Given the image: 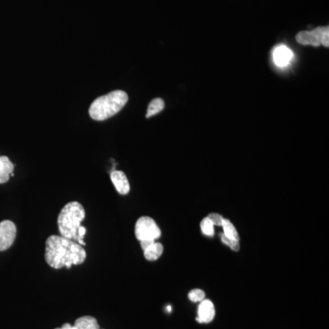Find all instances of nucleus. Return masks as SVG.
<instances>
[{"mask_svg":"<svg viewBox=\"0 0 329 329\" xmlns=\"http://www.w3.org/2000/svg\"><path fill=\"white\" fill-rule=\"evenodd\" d=\"M17 227L11 221L0 222V252L10 249L15 242Z\"/></svg>","mask_w":329,"mask_h":329,"instance_id":"nucleus-5","label":"nucleus"},{"mask_svg":"<svg viewBox=\"0 0 329 329\" xmlns=\"http://www.w3.org/2000/svg\"><path fill=\"white\" fill-rule=\"evenodd\" d=\"M74 326L76 329H99L97 319L91 315H84L75 320Z\"/></svg>","mask_w":329,"mask_h":329,"instance_id":"nucleus-12","label":"nucleus"},{"mask_svg":"<svg viewBox=\"0 0 329 329\" xmlns=\"http://www.w3.org/2000/svg\"><path fill=\"white\" fill-rule=\"evenodd\" d=\"M112 183L119 194L121 195H127L130 191V184H129L127 177L123 171L114 170L110 175Z\"/></svg>","mask_w":329,"mask_h":329,"instance_id":"nucleus-8","label":"nucleus"},{"mask_svg":"<svg viewBox=\"0 0 329 329\" xmlns=\"http://www.w3.org/2000/svg\"><path fill=\"white\" fill-rule=\"evenodd\" d=\"M221 242L224 243L227 246L230 247L232 251L234 252H239L240 250V241H235V240H232L230 238L225 236L223 233L221 235Z\"/></svg>","mask_w":329,"mask_h":329,"instance_id":"nucleus-17","label":"nucleus"},{"mask_svg":"<svg viewBox=\"0 0 329 329\" xmlns=\"http://www.w3.org/2000/svg\"><path fill=\"white\" fill-rule=\"evenodd\" d=\"M164 107V101L161 98H155L151 101L148 107H147V113H146V118H149L156 113H160Z\"/></svg>","mask_w":329,"mask_h":329,"instance_id":"nucleus-14","label":"nucleus"},{"mask_svg":"<svg viewBox=\"0 0 329 329\" xmlns=\"http://www.w3.org/2000/svg\"><path fill=\"white\" fill-rule=\"evenodd\" d=\"M189 299L191 302H201L205 299V292L201 289H193L189 293Z\"/></svg>","mask_w":329,"mask_h":329,"instance_id":"nucleus-16","label":"nucleus"},{"mask_svg":"<svg viewBox=\"0 0 329 329\" xmlns=\"http://www.w3.org/2000/svg\"><path fill=\"white\" fill-rule=\"evenodd\" d=\"M293 54L292 51L284 45H281L275 48L273 52V62L278 67L287 66L293 59Z\"/></svg>","mask_w":329,"mask_h":329,"instance_id":"nucleus-9","label":"nucleus"},{"mask_svg":"<svg viewBox=\"0 0 329 329\" xmlns=\"http://www.w3.org/2000/svg\"><path fill=\"white\" fill-rule=\"evenodd\" d=\"M201 230L206 236L212 237L214 235V225L208 217L201 221Z\"/></svg>","mask_w":329,"mask_h":329,"instance_id":"nucleus-15","label":"nucleus"},{"mask_svg":"<svg viewBox=\"0 0 329 329\" xmlns=\"http://www.w3.org/2000/svg\"><path fill=\"white\" fill-rule=\"evenodd\" d=\"M208 218L213 223L214 226H222L224 218L221 216V214H219V213H211V214H209Z\"/></svg>","mask_w":329,"mask_h":329,"instance_id":"nucleus-18","label":"nucleus"},{"mask_svg":"<svg viewBox=\"0 0 329 329\" xmlns=\"http://www.w3.org/2000/svg\"><path fill=\"white\" fill-rule=\"evenodd\" d=\"M86 257L83 246L64 237L52 235L45 242V260L53 269H70L83 263Z\"/></svg>","mask_w":329,"mask_h":329,"instance_id":"nucleus-1","label":"nucleus"},{"mask_svg":"<svg viewBox=\"0 0 329 329\" xmlns=\"http://www.w3.org/2000/svg\"><path fill=\"white\" fill-rule=\"evenodd\" d=\"M328 28H317L313 31H302L296 36V41L303 45L317 47L322 44L324 33Z\"/></svg>","mask_w":329,"mask_h":329,"instance_id":"nucleus-6","label":"nucleus"},{"mask_svg":"<svg viewBox=\"0 0 329 329\" xmlns=\"http://www.w3.org/2000/svg\"><path fill=\"white\" fill-rule=\"evenodd\" d=\"M222 228H223V234L225 236L232 239V240H235V241H240V236L239 233L237 232L236 228L233 225L232 221L230 220L224 219L223 223H222Z\"/></svg>","mask_w":329,"mask_h":329,"instance_id":"nucleus-13","label":"nucleus"},{"mask_svg":"<svg viewBox=\"0 0 329 329\" xmlns=\"http://www.w3.org/2000/svg\"><path fill=\"white\" fill-rule=\"evenodd\" d=\"M85 218V211L77 201L69 202L60 211L58 216V227L61 236L78 243V231Z\"/></svg>","mask_w":329,"mask_h":329,"instance_id":"nucleus-3","label":"nucleus"},{"mask_svg":"<svg viewBox=\"0 0 329 329\" xmlns=\"http://www.w3.org/2000/svg\"><path fill=\"white\" fill-rule=\"evenodd\" d=\"M164 252V246L160 242H154L144 251V256L147 261L154 262L158 260Z\"/></svg>","mask_w":329,"mask_h":329,"instance_id":"nucleus-11","label":"nucleus"},{"mask_svg":"<svg viewBox=\"0 0 329 329\" xmlns=\"http://www.w3.org/2000/svg\"><path fill=\"white\" fill-rule=\"evenodd\" d=\"M127 102V93L116 90L95 99L89 108V114L95 121H104L118 113Z\"/></svg>","mask_w":329,"mask_h":329,"instance_id":"nucleus-2","label":"nucleus"},{"mask_svg":"<svg viewBox=\"0 0 329 329\" xmlns=\"http://www.w3.org/2000/svg\"><path fill=\"white\" fill-rule=\"evenodd\" d=\"M215 316V307L211 300H202L199 309H198V317L197 321L199 323L208 324L211 323Z\"/></svg>","mask_w":329,"mask_h":329,"instance_id":"nucleus-7","label":"nucleus"},{"mask_svg":"<svg viewBox=\"0 0 329 329\" xmlns=\"http://www.w3.org/2000/svg\"><path fill=\"white\" fill-rule=\"evenodd\" d=\"M14 164H12L8 156H0V184H4L10 180V177L13 176Z\"/></svg>","mask_w":329,"mask_h":329,"instance_id":"nucleus-10","label":"nucleus"},{"mask_svg":"<svg viewBox=\"0 0 329 329\" xmlns=\"http://www.w3.org/2000/svg\"><path fill=\"white\" fill-rule=\"evenodd\" d=\"M134 234L139 242L156 241L161 237V230L152 218L141 217L135 223Z\"/></svg>","mask_w":329,"mask_h":329,"instance_id":"nucleus-4","label":"nucleus"},{"mask_svg":"<svg viewBox=\"0 0 329 329\" xmlns=\"http://www.w3.org/2000/svg\"><path fill=\"white\" fill-rule=\"evenodd\" d=\"M99 329H101V328H99Z\"/></svg>","mask_w":329,"mask_h":329,"instance_id":"nucleus-19","label":"nucleus"}]
</instances>
